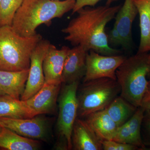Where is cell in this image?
Instances as JSON below:
<instances>
[{"label": "cell", "instance_id": "1", "mask_svg": "<svg viewBox=\"0 0 150 150\" xmlns=\"http://www.w3.org/2000/svg\"><path fill=\"white\" fill-rule=\"evenodd\" d=\"M121 7L105 5L81 8L76 17L62 30L67 34L65 40L74 46H82L88 51L93 50L105 56L119 55L121 51L109 46L105 27L115 18Z\"/></svg>", "mask_w": 150, "mask_h": 150}, {"label": "cell", "instance_id": "2", "mask_svg": "<svg viewBox=\"0 0 150 150\" xmlns=\"http://www.w3.org/2000/svg\"><path fill=\"white\" fill-rule=\"evenodd\" d=\"M76 0H23L14 16L11 27L23 37L37 34L36 30L42 24L50 26L54 18H61L72 10Z\"/></svg>", "mask_w": 150, "mask_h": 150}, {"label": "cell", "instance_id": "3", "mask_svg": "<svg viewBox=\"0 0 150 150\" xmlns=\"http://www.w3.org/2000/svg\"><path fill=\"white\" fill-rule=\"evenodd\" d=\"M42 39L40 34L23 37L15 32L11 26L0 27V70L18 71L29 69L31 54Z\"/></svg>", "mask_w": 150, "mask_h": 150}, {"label": "cell", "instance_id": "4", "mask_svg": "<svg viewBox=\"0 0 150 150\" xmlns=\"http://www.w3.org/2000/svg\"><path fill=\"white\" fill-rule=\"evenodd\" d=\"M147 53L126 58L115 72L121 88L120 96L131 104L140 107L147 87L150 71Z\"/></svg>", "mask_w": 150, "mask_h": 150}, {"label": "cell", "instance_id": "5", "mask_svg": "<svg viewBox=\"0 0 150 150\" xmlns=\"http://www.w3.org/2000/svg\"><path fill=\"white\" fill-rule=\"evenodd\" d=\"M121 93L118 82L103 78L83 82L77 91L78 116L84 118L103 110Z\"/></svg>", "mask_w": 150, "mask_h": 150}, {"label": "cell", "instance_id": "6", "mask_svg": "<svg viewBox=\"0 0 150 150\" xmlns=\"http://www.w3.org/2000/svg\"><path fill=\"white\" fill-rule=\"evenodd\" d=\"M79 82L65 84L59 97L57 129L60 139L67 141L69 150L72 149V133L78 116L77 91Z\"/></svg>", "mask_w": 150, "mask_h": 150}, {"label": "cell", "instance_id": "7", "mask_svg": "<svg viewBox=\"0 0 150 150\" xmlns=\"http://www.w3.org/2000/svg\"><path fill=\"white\" fill-rule=\"evenodd\" d=\"M40 115L27 118L0 117V125L23 137L46 142L50 135L49 122Z\"/></svg>", "mask_w": 150, "mask_h": 150}, {"label": "cell", "instance_id": "8", "mask_svg": "<svg viewBox=\"0 0 150 150\" xmlns=\"http://www.w3.org/2000/svg\"><path fill=\"white\" fill-rule=\"evenodd\" d=\"M86 57V71L83 82L100 78L116 80L115 72L126 57L120 55L105 56L90 50Z\"/></svg>", "mask_w": 150, "mask_h": 150}, {"label": "cell", "instance_id": "9", "mask_svg": "<svg viewBox=\"0 0 150 150\" xmlns=\"http://www.w3.org/2000/svg\"><path fill=\"white\" fill-rule=\"evenodd\" d=\"M50 41L42 39L35 46L30 58L29 74L24 91L21 100H27L40 90L45 83L43 60L49 46Z\"/></svg>", "mask_w": 150, "mask_h": 150}, {"label": "cell", "instance_id": "10", "mask_svg": "<svg viewBox=\"0 0 150 150\" xmlns=\"http://www.w3.org/2000/svg\"><path fill=\"white\" fill-rule=\"evenodd\" d=\"M62 83H44L37 93L25 100L36 115L53 113L56 110Z\"/></svg>", "mask_w": 150, "mask_h": 150}, {"label": "cell", "instance_id": "11", "mask_svg": "<svg viewBox=\"0 0 150 150\" xmlns=\"http://www.w3.org/2000/svg\"><path fill=\"white\" fill-rule=\"evenodd\" d=\"M69 47L60 49L51 44L43 60V68L45 83H62L64 64Z\"/></svg>", "mask_w": 150, "mask_h": 150}, {"label": "cell", "instance_id": "12", "mask_svg": "<svg viewBox=\"0 0 150 150\" xmlns=\"http://www.w3.org/2000/svg\"><path fill=\"white\" fill-rule=\"evenodd\" d=\"M88 51L82 46L70 48L64 64L62 83L65 84L79 82L86 71V57Z\"/></svg>", "mask_w": 150, "mask_h": 150}, {"label": "cell", "instance_id": "13", "mask_svg": "<svg viewBox=\"0 0 150 150\" xmlns=\"http://www.w3.org/2000/svg\"><path fill=\"white\" fill-rule=\"evenodd\" d=\"M145 110L143 107H138L130 119L118 127L112 140L119 143L130 144L145 149L141 136V127L144 116Z\"/></svg>", "mask_w": 150, "mask_h": 150}, {"label": "cell", "instance_id": "14", "mask_svg": "<svg viewBox=\"0 0 150 150\" xmlns=\"http://www.w3.org/2000/svg\"><path fill=\"white\" fill-rule=\"evenodd\" d=\"M138 14L133 0H125L115 15L114 26L121 36V46L124 50L130 49L132 45V24Z\"/></svg>", "mask_w": 150, "mask_h": 150}, {"label": "cell", "instance_id": "15", "mask_svg": "<svg viewBox=\"0 0 150 150\" xmlns=\"http://www.w3.org/2000/svg\"><path fill=\"white\" fill-rule=\"evenodd\" d=\"M73 149L103 150L102 142L90 126L83 119L77 118L71 137Z\"/></svg>", "mask_w": 150, "mask_h": 150}, {"label": "cell", "instance_id": "16", "mask_svg": "<svg viewBox=\"0 0 150 150\" xmlns=\"http://www.w3.org/2000/svg\"><path fill=\"white\" fill-rule=\"evenodd\" d=\"M29 69L18 71L0 70V96L21 99L28 78Z\"/></svg>", "mask_w": 150, "mask_h": 150}, {"label": "cell", "instance_id": "17", "mask_svg": "<svg viewBox=\"0 0 150 150\" xmlns=\"http://www.w3.org/2000/svg\"><path fill=\"white\" fill-rule=\"evenodd\" d=\"M84 118L101 141L113 139L118 126L105 109L93 112Z\"/></svg>", "mask_w": 150, "mask_h": 150}, {"label": "cell", "instance_id": "18", "mask_svg": "<svg viewBox=\"0 0 150 150\" xmlns=\"http://www.w3.org/2000/svg\"><path fill=\"white\" fill-rule=\"evenodd\" d=\"M40 141L23 137L11 129L2 127L0 132V148L8 150H37Z\"/></svg>", "mask_w": 150, "mask_h": 150}, {"label": "cell", "instance_id": "19", "mask_svg": "<svg viewBox=\"0 0 150 150\" xmlns=\"http://www.w3.org/2000/svg\"><path fill=\"white\" fill-rule=\"evenodd\" d=\"M36 115L25 101L8 96H0V117L27 118Z\"/></svg>", "mask_w": 150, "mask_h": 150}, {"label": "cell", "instance_id": "20", "mask_svg": "<svg viewBox=\"0 0 150 150\" xmlns=\"http://www.w3.org/2000/svg\"><path fill=\"white\" fill-rule=\"evenodd\" d=\"M139 16L140 40L137 53L150 51V0H133Z\"/></svg>", "mask_w": 150, "mask_h": 150}, {"label": "cell", "instance_id": "21", "mask_svg": "<svg viewBox=\"0 0 150 150\" xmlns=\"http://www.w3.org/2000/svg\"><path fill=\"white\" fill-rule=\"evenodd\" d=\"M137 108L120 96L114 98L105 109L119 127L132 117Z\"/></svg>", "mask_w": 150, "mask_h": 150}, {"label": "cell", "instance_id": "22", "mask_svg": "<svg viewBox=\"0 0 150 150\" xmlns=\"http://www.w3.org/2000/svg\"><path fill=\"white\" fill-rule=\"evenodd\" d=\"M23 0H1L0 4V27L11 26L16 13Z\"/></svg>", "mask_w": 150, "mask_h": 150}, {"label": "cell", "instance_id": "23", "mask_svg": "<svg viewBox=\"0 0 150 150\" xmlns=\"http://www.w3.org/2000/svg\"><path fill=\"white\" fill-rule=\"evenodd\" d=\"M103 150H135L138 147L130 144L115 142L113 140H106L102 142Z\"/></svg>", "mask_w": 150, "mask_h": 150}, {"label": "cell", "instance_id": "24", "mask_svg": "<svg viewBox=\"0 0 150 150\" xmlns=\"http://www.w3.org/2000/svg\"><path fill=\"white\" fill-rule=\"evenodd\" d=\"M101 0H76L74 7L73 8L72 14L76 13L79 10L86 6L94 7ZM118 0H107L106 5L110 6L112 3Z\"/></svg>", "mask_w": 150, "mask_h": 150}, {"label": "cell", "instance_id": "25", "mask_svg": "<svg viewBox=\"0 0 150 150\" xmlns=\"http://www.w3.org/2000/svg\"><path fill=\"white\" fill-rule=\"evenodd\" d=\"M108 36V44L113 46H118L122 45V40L121 36L118 30L114 26L110 30Z\"/></svg>", "mask_w": 150, "mask_h": 150}, {"label": "cell", "instance_id": "26", "mask_svg": "<svg viewBox=\"0 0 150 150\" xmlns=\"http://www.w3.org/2000/svg\"><path fill=\"white\" fill-rule=\"evenodd\" d=\"M141 106L145 109V111L150 112V79H149L148 82L147 87L142 99Z\"/></svg>", "mask_w": 150, "mask_h": 150}, {"label": "cell", "instance_id": "27", "mask_svg": "<svg viewBox=\"0 0 150 150\" xmlns=\"http://www.w3.org/2000/svg\"><path fill=\"white\" fill-rule=\"evenodd\" d=\"M142 124L144 126L147 134L150 138V112L145 111Z\"/></svg>", "mask_w": 150, "mask_h": 150}, {"label": "cell", "instance_id": "28", "mask_svg": "<svg viewBox=\"0 0 150 150\" xmlns=\"http://www.w3.org/2000/svg\"><path fill=\"white\" fill-rule=\"evenodd\" d=\"M148 62H149V64L150 66V54L148 55Z\"/></svg>", "mask_w": 150, "mask_h": 150}, {"label": "cell", "instance_id": "29", "mask_svg": "<svg viewBox=\"0 0 150 150\" xmlns=\"http://www.w3.org/2000/svg\"><path fill=\"white\" fill-rule=\"evenodd\" d=\"M148 77L149 78V79H150V71L149 73V74H148Z\"/></svg>", "mask_w": 150, "mask_h": 150}, {"label": "cell", "instance_id": "30", "mask_svg": "<svg viewBox=\"0 0 150 150\" xmlns=\"http://www.w3.org/2000/svg\"><path fill=\"white\" fill-rule=\"evenodd\" d=\"M2 129V126H1V125H0V132L1 131Z\"/></svg>", "mask_w": 150, "mask_h": 150}, {"label": "cell", "instance_id": "31", "mask_svg": "<svg viewBox=\"0 0 150 150\" xmlns=\"http://www.w3.org/2000/svg\"><path fill=\"white\" fill-rule=\"evenodd\" d=\"M1 0H0V4H1Z\"/></svg>", "mask_w": 150, "mask_h": 150}, {"label": "cell", "instance_id": "32", "mask_svg": "<svg viewBox=\"0 0 150 150\" xmlns=\"http://www.w3.org/2000/svg\"><path fill=\"white\" fill-rule=\"evenodd\" d=\"M54 1H59V0H54Z\"/></svg>", "mask_w": 150, "mask_h": 150}]
</instances>
